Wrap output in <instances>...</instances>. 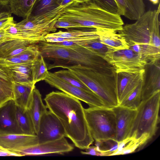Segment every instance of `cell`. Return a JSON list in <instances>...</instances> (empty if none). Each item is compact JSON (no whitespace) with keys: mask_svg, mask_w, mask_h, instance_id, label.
Listing matches in <instances>:
<instances>
[{"mask_svg":"<svg viewBox=\"0 0 160 160\" xmlns=\"http://www.w3.org/2000/svg\"><path fill=\"white\" fill-rule=\"evenodd\" d=\"M44 100L47 109L62 124L66 137L76 147L84 149L93 143L84 108L79 100L62 92L52 91L46 95Z\"/></svg>","mask_w":160,"mask_h":160,"instance_id":"6da1fadb","label":"cell"},{"mask_svg":"<svg viewBox=\"0 0 160 160\" xmlns=\"http://www.w3.org/2000/svg\"><path fill=\"white\" fill-rule=\"evenodd\" d=\"M58 20L71 22L82 28L116 32L120 30L124 24L120 15L102 9L92 0L82 2H73L64 8Z\"/></svg>","mask_w":160,"mask_h":160,"instance_id":"7a4b0ae2","label":"cell"},{"mask_svg":"<svg viewBox=\"0 0 160 160\" xmlns=\"http://www.w3.org/2000/svg\"><path fill=\"white\" fill-rule=\"evenodd\" d=\"M37 44L44 58L54 61L49 65L48 69L63 65H80L94 69L112 66L103 58L84 46H65L46 41Z\"/></svg>","mask_w":160,"mask_h":160,"instance_id":"3957f363","label":"cell"},{"mask_svg":"<svg viewBox=\"0 0 160 160\" xmlns=\"http://www.w3.org/2000/svg\"><path fill=\"white\" fill-rule=\"evenodd\" d=\"M103 101L112 108L119 104L116 86V72L112 66L94 69L80 65H63Z\"/></svg>","mask_w":160,"mask_h":160,"instance_id":"277c9868","label":"cell"},{"mask_svg":"<svg viewBox=\"0 0 160 160\" xmlns=\"http://www.w3.org/2000/svg\"><path fill=\"white\" fill-rule=\"evenodd\" d=\"M154 13V10H149L135 23L123 26L118 32L125 40L129 48L148 63L155 62L160 58V49L156 47L151 31Z\"/></svg>","mask_w":160,"mask_h":160,"instance_id":"5b68a950","label":"cell"},{"mask_svg":"<svg viewBox=\"0 0 160 160\" xmlns=\"http://www.w3.org/2000/svg\"><path fill=\"white\" fill-rule=\"evenodd\" d=\"M85 118L92 137L96 142L115 140L116 118L112 108L89 107L84 109Z\"/></svg>","mask_w":160,"mask_h":160,"instance_id":"8992f818","label":"cell"},{"mask_svg":"<svg viewBox=\"0 0 160 160\" xmlns=\"http://www.w3.org/2000/svg\"><path fill=\"white\" fill-rule=\"evenodd\" d=\"M160 92L142 100L137 112L130 137L137 139L143 135L151 139L155 135L160 121Z\"/></svg>","mask_w":160,"mask_h":160,"instance_id":"52a82bcc","label":"cell"},{"mask_svg":"<svg viewBox=\"0 0 160 160\" xmlns=\"http://www.w3.org/2000/svg\"><path fill=\"white\" fill-rule=\"evenodd\" d=\"M60 17L46 21L30 15L15 23L18 30L19 38L30 41L34 44L46 41L45 37L48 34L57 31L55 25Z\"/></svg>","mask_w":160,"mask_h":160,"instance_id":"ba28073f","label":"cell"},{"mask_svg":"<svg viewBox=\"0 0 160 160\" xmlns=\"http://www.w3.org/2000/svg\"><path fill=\"white\" fill-rule=\"evenodd\" d=\"M103 58L115 69L116 72L136 71L144 69L147 62L139 54L128 48L113 50Z\"/></svg>","mask_w":160,"mask_h":160,"instance_id":"9c48e42d","label":"cell"},{"mask_svg":"<svg viewBox=\"0 0 160 160\" xmlns=\"http://www.w3.org/2000/svg\"><path fill=\"white\" fill-rule=\"evenodd\" d=\"M44 80L52 87L82 101L89 107H107L102 99L92 91L72 85L48 71ZM108 108V107H107Z\"/></svg>","mask_w":160,"mask_h":160,"instance_id":"30bf717a","label":"cell"},{"mask_svg":"<svg viewBox=\"0 0 160 160\" xmlns=\"http://www.w3.org/2000/svg\"><path fill=\"white\" fill-rule=\"evenodd\" d=\"M37 136L38 143L66 137L64 129L57 117L47 110L41 118Z\"/></svg>","mask_w":160,"mask_h":160,"instance_id":"8fae6325","label":"cell"},{"mask_svg":"<svg viewBox=\"0 0 160 160\" xmlns=\"http://www.w3.org/2000/svg\"><path fill=\"white\" fill-rule=\"evenodd\" d=\"M74 149L65 137L55 140L26 147L12 151L19 156L40 155L48 154H62L72 151Z\"/></svg>","mask_w":160,"mask_h":160,"instance_id":"7c38bea8","label":"cell"},{"mask_svg":"<svg viewBox=\"0 0 160 160\" xmlns=\"http://www.w3.org/2000/svg\"><path fill=\"white\" fill-rule=\"evenodd\" d=\"M112 108L116 121L115 140L119 142L130 137L137 114V108H129L120 105Z\"/></svg>","mask_w":160,"mask_h":160,"instance_id":"4fadbf2b","label":"cell"},{"mask_svg":"<svg viewBox=\"0 0 160 160\" xmlns=\"http://www.w3.org/2000/svg\"><path fill=\"white\" fill-rule=\"evenodd\" d=\"M144 68L139 71L116 73V86L119 103L143 81Z\"/></svg>","mask_w":160,"mask_h":160,"instance_id":"5bb4252c","label":"cell"},{"mask_svg":"<svg viewBox=\"0 0 160 160\" xmlns=\"http://www.w3.org/2000/svg\"><path fill=\"white\" fill-rule=\"evenodd\" d=\"M160 59L148 63L144 68L142 101L160 92Z\"/></svg>","mask_w":160,"mask_h":160,"instance_id":"9a60e30c","label":"cell"},{"mask_svg":"<svg viewBox=\"0 0 160 160\" xmlns=\"http://www.w3.org/2000/svg\"><path fill=\"white\" fill-rule=\"evenodd\" d=\"M98 35L97 30L95 28H72L66 31H59L49 33L45 37V39L48 42L56 43L87 39Z\"/></svg>","mask_w":160,"mask_h":160,"instance_id":"2e32d148","label":"cell"},{"mask_svg":"<svg viewBox=\"0 0 160 160\" xmlns=\"http://www.w3.org/2000/svg\"><path fill=\"white\" fill-rule=\"evenodd\" d=\"M16 108L13 100H9L0 106V132L24 134L17 121Z\"/></svg>","mask_w":160,"mask_h":160,"instance_id":"e0dca14e","label":"cell"},{"mask_svg":"<svg viewBox=\"0 0 160 160\" xmlns=\"http://www.w3.org/2000/svg\"><path fill=\"white\" fill-rule=\"evenodd\" d=\"M63 0H37L30 15L41 20H52L60 16L64 8Z\"/></svg>","mask_w":160,"mask_h":160,"instance_id":"ac0fdd59","label":"cell"},{"mask_svg":"<svg viewBox=\"0 0 160 160\" xmlns=\"http://www.w3.org/2000/svg\"><path fill=\"white\" fill-rule=\"evenodd\" d=\"M38 143L36 135L0 132V146L11 152Z\"/></svg>","mask_w":160,"mask_h":160,"instance_id":"d6986e66","label":"cell"},{"mask_svg":"<svg viewBox=\"0 0 160 160\" xmlns=\"http://www.w3.org/2000/svg\"><path fill=\"white\" fill-rule=\"evenodd\" d=\"M27 110L32 119L36 135L41 117L47 108L43 102L39 91L35 87L32 91L30 102Z\"/></svg>","mask_w":160,"mask_h":160,"instance_id":"ffe728a7","label":"cell"},{"mask_svg":"<svg viewBox=\"0 0 160 160\" xmlns=\"http://www.w3.org/2000/svg\"><path fill=\"white\" fill-rule=\"evenodd\" d=\"M122 15L131 20H137L145 12L143 0H115Z\"/></svg>","mask_w":160,"mask_h":160,"instance_id":"44dd1931","label":"cell"},{"mask_svg":"<svg viewBox=\"0 0 160 160\" xmlns=\"http://www.w3.org/2000/svg\"><path fill=\"white\" fill-rule=\"evenodd\" d=\"M13 82V100L17 106L27 109L30 102L32 91L35 87V84Z\"/></svg>","mask_w":160,"mask_h":160,"instance_id":"7402d4cb","label":"cell"},{"mask_svg":"<svg viewBox=\"0 0 160 160\" xmlns=\"http://www.w3.org/2000/svg\"><path fill=\"white\" fill-rule=\"evenodd\" d=\"M32 64H16L5 68L11 77L12 82L34 84Z\"/></svg>","mask_w":160,"mask_h":160,"instance_id":"603a6c76","label":"cell"},{"mask_svg":"<svg viewBox=\"0 0 160 160\" xmlns=\"http://www.w3.org/2000/svg\"><path fill=\"white\" fill-rule=\"evenodd\" d=\"M101 42L114 50L128 49L124 39L117 32L109 30L97 29Z\"/></svg>","mask_w":160,"mask_h":160,"instance_id":"cb8c5ba5","label":"cell"},{"mask_svg":"<svg viewBox=\"0 0 160 160\" xmlns=\"http://www.w3.org/2000/svg\"><path fill=\"white\" fill-rule=\"evenodd\" d=\"M37 0H10L9 6L11 13L26 18L30 15Z\"/></svg>","mask_w":160,"mask_h":160,"instance_id":"d4e9b609","label":"cell"},{"mask_svg":"<svg viewBox=\"0 0 160 160\" xmlns=\"http://www.w3.org/2000/svg\"><path fill=\"white\" fill-rule=\"evenodd\" d=\"M16 116L18 125L24 134L36 135L33 122L27 109L17 106Z\"/></svg>","mask_w":160,"mask_h":160,"instance_id":"484cf974","label":"cell"},{"mask_svg":"<svg viewBox=\"0 0 160 160\" xmlns=\"http://www.w3.org/2000/svg\"><path fill=\"white\" fill-rule=\"evenodd\" d=\"M48 72V68L44 58L40 54L32 64V73L34 84L44 80Z\"/></svg>","mask_w":160,"mask_h":160,"instance_id":"4316f807","label":"cell"},{"mask_svg":"<svg viewBox=\"0 0 160 160\" xmlns=\"http://www.w3.org/2000/svg\"><path fill=\"white\" fill-rule=\"evenodd\" d=\"M34 44L32 42L20 39H13L0 42V58H4L14 49Z\"/></svg>","mask_w":160,"mask_h":160,"instance_id":"83f0119b","label":"cell"},{"mask_svg":"<svg viewBox=\"0 0 160 160\" xmlns=\"http://www.w3.org/2000/svg\"><path fill=\"white\" fill-rule=\"evenodd\" d=\"M143 81L119 105L132 109H137L142 101Z\"/></svg>","mask_w":160,"mask_h":160,"instance_id":"f1b7e54d","label":"cell"},{"mask_svg":"<svg viewBox=\"0 0 160 160\" xmlns=\"http://www.w3.org/2000/svg\"><path fill=\"white\" fill-rule=\"evenodd\" d=\"M54 74L69 84L88 91H92L69 70H61L53 73Z\"/></svg>","mask_w":160,"mask_h":160,"instance_id":"f546056e","label":"cell"},{"mask_svg":"<svg viewBox=\"0 0 160 160\" xmlns=\"http://www.w3.org/2000/svg\"><path fill=\"white\" fill-rule=\"evenodd\" d=\"M14 99L13 82L0 78V106Z\"/></svg>","mask_w":160,"mask_h":160,"instance_id":"4dcf8cb0","label":"cell"},{"mask_svg":"<svg viewBox=\"0 0 160 160\" xmlns=\"http://www.w3.org/2000/svg\"><path fill=\"white\" fill-rule=\"evenodd\" d=\"M40 52L37 44L29 45L26 50L22 53L16 56L27 62L33 63L38 57Z\"/></svg>","mask_w":160,"mask_h":160,"instance_id":"1f68e13d","label":"cell"},{"mask_svg":"<svg viewBox=\"0 0 160 160\" xmlns=\"http://www.w3.org/2000/svg\"><path fill=\"white\" fill-rule=\"evenodd\" d=\"M98 6L110 12L122 15V12L115 0H92Z\"/></svg>","mask_w":160,"mask_h":160,"instance_id":"d6a6232c","label":"cell"},{"mask_svg":"<svg viewBox=\"0 0 160 160\" xmlns=\"http://www.w3.org/2000/svg\"><path fill=\"white\" fill-rule=\"evenodd\" d=\"M30 64L32 63L24 62L15 56L4 58H0V67L2 68H7L16 64Z\"/></svg>","mask_w":160,"mask_h":160,"instance_id":"836d02e7","label":"cell"},{"mask_svg":"<svg viewBox=\"0 0 160 160\" xmlns=\"http://www.w3.org/2000/svg\"><path fill=\"white\" fill-rule=\"evenodd\" d=\"M85 149V151L81 152L82 154L92 156H104L103 153L96 146H90Z\"/></svg>","mask_w":160,"mask_h":160,"instance_id":"e575fe53","label":"cell"},{"mask_svg":"<svg viewBox=\"0 0 160 160\" xmlns=\"http://www.w3.org/2000/svg\"><path fill=\"white\" fill-rule=\"evenodd\" d=\"M11 14L10 13H4L0 15V28L14 21Z\"/></svg>","mask_w":160,"mask_h":160,"instance_id":"d590c367","label":"cell"},{"mask_svg":"<svg viewBox=\"0 0 160 160\" xmlns=\"http://www.w3.org/2000/svg\"><path fill=\"white\" fill-rule=\"evenodd\" d=\"M4 13H10L9 1L0 0V15Z\"/></svg>","mask_w":160,"mask_h":160,"instance_id":"8d00e7d4","label":"cell"},{"mask_svg":"<svg viewBox=\"0 0 160 160\" xmlns=\"http://www.w3.org/2000/svg\"><path fill=\"white\" fill-rule=\"evenodd\" d=\"M0 78L5 80L12 82V78L5 68L0 67Z\"/></svg>","mask_w":160,"mask_h":160,"instance_id":"74e56055","label":"cell"},{"mask_svg":"<svg viewBox=\"0 0 160 160\" xmlns=\"http://www.w3.org/2000/svg\"><path fill=\"white\" fill-rule=\"evenodd\" d=\"M0 156H19L18 154L6 149L0 146Z\"/></svg>","mask_w":160,"mask_h":160,"instance_id":"f35d334b","label":"cell"},{"mask_svg":"<svg viewBox=\"0 0 160 160\" xmlns=\"http://www.w3.org/2000/svg\"><path fill=\"white\" fill-rule=\"evenodd\" d=\"M5 26L6 25L0 28V42L13 39L6 33L4 29Z\"/></svg>","mask_w":160,"mask_h":160,"instance_id":"ab89813d","label":"cell"},{"mask_svg":"<svg viewBox=\"0 0 160 160\" xmlns=\"http://www.w3.org/2000/svg\"><path fill=\"white\" fill-rule=\"evenodd\" d=\"M154 4H157L159 2V0H149Z\"/></svg>","mask_w":160,"mask_h":160,"instance_id":"60d3db41","label":"cell"},{"mask_svg":"<svg viewBox=\"0 0 160 160\" xmlns=\"http://www.w3.org/2000/svg\"><path fill=\"white\" fill-rule=\"evenodd\" d=\"M74 2H86L90 0H73Z\"/></svg>","mask_w":160,"mask_h":160,"instance_id":"b9f144b4","label":"cell"},{"mask_svg":"<svg viewBox=\"0 0 160 160\" xmlns=\"http://www.w3.org/2000/svg\"><path fill=\"white\" fill-rule=\"evenodd\" d=\"M2 0L9 1L10 0Z\"/></svg>","mask_w":160,"mask_h":160,"instance_id":"7bdbcfd3","label":"cell"}]
</instances>
